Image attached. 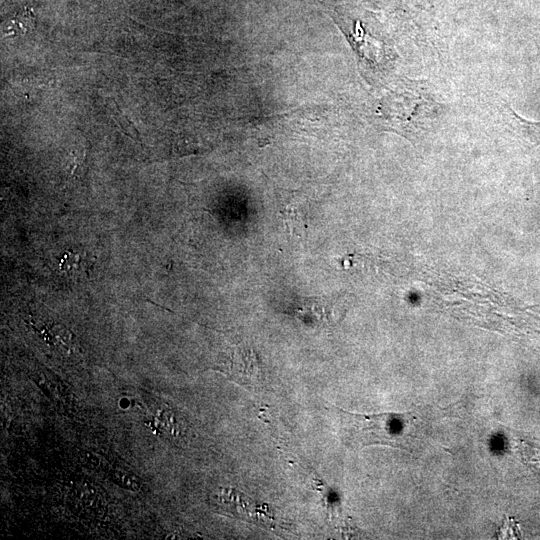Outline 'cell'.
I'll return each instance as SVG.
<instances>
[{
    "label": "cell",
    "mask_w": 540,
    "mask_h": 540,
    "mask_svg": "<svg viewBox=\"0 0 540 540\" xmlns=\"http://www.w3.org/2000/svg\"><path fill=\"white\" fill-rule=\"evenodd\" d=\"M115 482L126 488H137L139 486L136 480H133V477L127 474H115Z\"/></svg>",
    "instance_id": "5"
},
{
    "label": "cell",
    "mask_w": 540,
    "mask_h": 540,
    "mask_svg": "<svg viewBox=\"0 0 540 540\" xmlns=\"http://www.w3.org/2000/svg\"><path fill=\"white\" fill-rule=\"evenodd\" d=\"M327 409L337 416L341 442L348 448L386 445L411 452L423 437L424 419L417 411L358 414L338 407Z\"/></svg>",
    "instance_id": "1"
},
{
    "label": "cell",
    "mask_w": 540,
    "mask_h": 540,
    "mask_svg": "<svg viewBox=\"0 0 540 540\" xmlns=\"http://www.w3.org/2000/svg\"><path fill=\"white\" fill-rule=\"evenodd\" d=\"M337 310H340L339 298L317 296L302 298L294 312L300 319L324 326L335 322Z\"/></svg>",
    "instance_id": "2"
},
{
    "label": "cell",
    "mask_w": 540,
    "mask_h": 540,
    "mask_svg": "<svg viewBox=\"0 0 540 540\" xmlns=\"http://www.w3.org/2000/svg\"><path fill=\"white\" fill-rule=\"evenodd\" d=\"M513 118L520 128L521 133L532 143L540 145V122L523 119L512 110Z\"/></svg>",
    "instance_id": "4"
},
{
    "label": "cell",
    "mask_w": 540,
    "mask_h": 540,
    "mask_svg": "<svg viewBox=\"0 0 540 540\" xmlns=\"http://www.w3.org/2000/svg\"><path fill=\"white\" fill-rule=\"evenodd\" d=\"M231 370L237 374L239 382L253 385L259 380V362L255 353L248 348H236L231 358Z\"/></svg>",
    "instance_id": "3"
}]
</instances>
